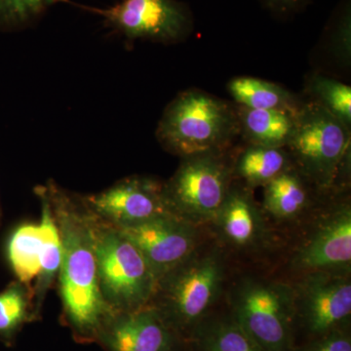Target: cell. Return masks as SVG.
<instances>
[{"mask_svg":"<svg viewBox=\"0 0 351 351\" xmlns=\"http://www.w3.org/2000/svg\"><path fill=\"white\" fill-rule=\"evenodd\" d=\"M43 188L61 240L57 281L62 322L78 343H95L101 324L112 311L101 294L91 214L82 195L53 180Z\"/></svg>","mask_w":351,"mask_h":351,"instance_id":"obj_1","label":"cell"},{"mask_svg":"<svg viewBox=\"0 0 351 351\" xmlns=\"http://www.w3.org/2000/svg\"><path fill=\"white\" fill-rule=\"evenodd\" d=\"M239 119L225 101L189 89L166 108L156 135L166 151L186 157L215 154L232 138Z\"/></svg>","mask_w":351,"mask_h":351,"instance_id":"obj_2","label":"cell"},{"mask_svg":"<svg viewBox=\"0 0 351 351\" xmlns=\"http://www.w3.org/2000/svg\"><path fill=\"white\" fill-rule=\"evenodd\" d=\"M223 258L217 252H197L158 279L151 306L182 338L207 317L223 281Z\"/></svg>","mask_w":351,"mask_h":351,"instance_id":"obj_3","label":"cell"},{"mask_svg":"<svg viewBox=\"0 0 351 351\" xmlns=\"http://www.w3.org/2000/svg\"><path fill=\"white\" fill-rule=\"evenodd\" d=\"M90 214L99 283L106 304L113 313L149 306L157 279L144 256L119 228Z\"/></svg>","mask_w":351,"mask_h":351,"instance_id":"obj_4","label":"cell"},{"mask_svg":"<svg viewBox=\"0 0 351 351\" xmlns=\"http://www.w3.org/2000/svg\"><path fill=\"white\" fill-rule=\"evenodd\" d=\"M34 191L40 202V221L17 226L7 239L5 254L16 280L32 291L34 311L40 318L46 295L58 280L62 246L43 186Z\"/></svg>","mask_w":351,"mask_h":351,"instance_id":"obj_5","label":"cell"},{"mask_svg":"<svg viewBox=\"0 0 351 351\" xmlns=\"http://www.w3.org/2000/svg\"><path fill=\"white\" fill-rule=\"evenodd\" d=\"M287 147L302 174L331 188L350 152V127L318 101L300 108Z\"/></svg>","mask_w":351,"mask_h":351,"instance_id":"obj_6","label":"cell"},{"mask_svg":"<svg viewBox=\"0 0 351 351\" xmlns=\"http://www.w3.org/2000/svg\"><path fill=\"white\" fill-rule=\"evenodd\" d=\"M233 319L265 351H294V290L247 279L237 288Z\"/></svg>","mask_w":351,"mask_h":351,"instance_id":"obj_7","label":"cell"},{"mask_svg":"<svg viewBox=\"0 0 351 351\" xmlns=\"http://www.w3.org/2000/svg\"><path fill=\"white\" fill-rule=\"evenodd\" d=\"M230 173L215 154L186 157L169 181L164 195L171 211L197 226L213 221L230 189Z\"/></svg>","mask_w":351,"mask_h":351,"instance_id":"obj_8","label":"cell"},{"mask_svg":"<svg viewBox=\"0 0 351 351\" xmlns=\"http://www.w3.org/2000/svg\"><path fill=\"white\" fill-rule=\"evenodd\" d=\"M103 18L106 27L128 41L149 40L171 44L188 38L193 29L191 9L178 0H121L108 8H98L64 0Z\"/></svg>","mask_w":351,"mask_h":351,"instance_id":"obj_9","label":"cell"},{"mask_svg":"<svg viewBox=\"0 0 351 351\" xmlns=\"http://www.w3.org/2000/svg\"><path fill=\"white\" fill-rule=\"evenodd\" d=\"M293 290L295 324L311 339L350 326L351 282L348 274H306Z\"/></svg>","mask_w":351,"mask_h":351,"instance_id":"obj_10","label":"cell"},{"mask_svg":"<svg viewBox=\"0 0 351 351\" xmlns=\"http://www.w3.org/2000/svg\"><path fill=\"white\" fill-rule=\"evenodd\" d=\"M164 182L143 176L119 180L100 193L82 195L88 209L117 228L175 215L166 201Z\"/></svg>","mask_w":351,"mask_h":351,"instance_id":"obj_11","label":"cell"},{"mask_svg":"<svg viewBox=\"0 0 351 351\" xmlns=\"http://www.w3.org/2000/svg\"><path fill=\"white\" fill-rule=\"evenodd\" d=\"M186 341L149 304L136 311H112L95 343L104 351H184Z\"/></svg>","mask_w":351,"mask_h":351,"instance_id":"obj_12","label":"cell"},{"mask_svg":"<svg viewBox=\"0 0 351 351\" xmlns=\"http://www.w3.org/2000/svg\"><path fill=\"white\" fill-rule=\"evenodd\" d=\"M119 230L144 256L157 281L197 252L196 225L176 215Z\"/></svg>","mask_w":351,"mask_h":351,"instance_id":"obj_13","label":"cell"},{"mask_svg":"<svg viewBox=\"0 0 351 351\" xmlns=\"http://www.w3.org/2000/svg\"><path fill=\"white\" fill-rule=\"evenodd\" d=\"M295 269L346 274L351 267V210L341 206L328 215L295 253Z\"/></svg>","mask_w":351,"mask_h":351,"instance_id":"obj_14","label":"cell"},{"mask_svg":"<svg viewBox=\"0 0 351 351\" xmlns=\"http://www.w3.org/2000/svg\"><path fill=\"white\" fill-rule=\"evenodd\" d=\"M212 223L219 237L235 248H253L265 237L262 215L250 195L239 189H230Z\"/></svg>","mask_w":351,"mask_h":351,"instance_id":"obj_15","label":"cell"},{"mask_svg":"<svg viewBox=\"0 0 351 351\" xmlns=\"http://www.w3.org/2000/svg\"><path fill=\"white\" fill-rule=\"evenodd\" d=\"M297 113L241 107L239 124L252 145L283 147L294 132Z\"/></svg>","mask_w":351,"mask_h":351,"instance_id":"obj_16","label":"cell"},{"mask_svg":"<svg viewBox=\"0 0 351 351\" xmlns=\"http://www.w3.org/2000/svg\"><path fill=\"white\" fill-rule=\"evenodd\" d=\"M189 339L195 351H265L232 315L205 318Z\"/></svg>","mask_w":351,"mask_h":351,"instance_id":"obj_17","label":"cell"},{"mask_svg":"<svg viewBox=\"0 0 351 351\" xmlns=\"http://www.w3.org/2000/svg\"><path fill=\"white\" fill-rule=\"evenodd\" d=\"M228 91L241 107L252 110H283L298 112L297 101L287 90L255 77H237L228 83Z\"/></svg>","mask_w":351,"mask_h":351,"instance_id":"obj_18","label":"cell"},{"mask_svg":"<svg viewBox=\"0 0 351 351\" xmlns=\"http://www.w3.org/2000/svg\"><path fill=\"white\" fill-rule=\"evenodd\" d=\"M38 320L32 291L24 284L14 280L0 292V341L4 345L12 346L25 325Z\"/></svg>","mask_w":351,"mask_h":351,"instance_id":"obj_19","label":"cell"},{"mask_svg":"<svg viewBox=\"0 0 351 351\" xmlns=\"http://www.w3.org/2000/svg\"><path fill=\"white\" fill-rule=\"evenodd\" d=\"M287 166V154L282 147L251 145L240 156L237 173L252 186H265Z\"/></svg>","mask_w":351,"mask_h":351,"instance_id":"obj_20","label":"cell"},{"mask_svg":"<svg viewBox=\"0 0 351 351\" xmlns=\"http://www.w3.org/2000/svg\"><path fill=\"white\" fill-rule=\"evenodd\" d=\"M265 186V207L279 219L294 218L307 204V193L299 176L284 171Z\"/></svg>","mask_w":351,"mask_h":351,"instance_id":"obj_21","label":"cell"},{"mask_svg":"<svg viewBox=\"0 0 351 351\" xmlns=\"http://www.w3.org/2000/svg\"><path fill=\"white\" fill-rule=\"evenodd\" d=\"M64 0H0V32H18L38 23L57 3Z\"/></svg>","mask_w":351,"mask_h":351,"instance_id":"obj_22","label":"cell"},{"mask_svg":"<svg viewBox=\"0 0 351 351\" xmlns=\"http://www.w3.org/2000/svg\"><path fill=\"white\" fill-rule=\"evenodd\" d=\"M311 90L318 103L335 117L350 127L351 88L338 80L325 76H315L311 83Z\"/></svg>","mask_w":351,"mask_h":351,"instance_id":"obj_23","label":"cell"},{"mask_svg":"<svg viewBox=\"0 0 351 351\" xmlns=\"http://www.w3.org/2000/svg\"><path fill=\"white\" fill-rule=\"evenodd\" d=\"M294 351H351V337L348 328L337 330L309 339L308 343Z\"/></svg>","mask_w":351,"mask_h":351,"instance_id":"obj_24","label":"cell"},{"mask_svg":"<svg viewBox=\"0 0 351 351\" xmlns=\"http://www.w3.org/2000/svg\"><path fill=\"white\" fill-rule=\"evenodd\" d=\"M262 5L277 17H287L300 12L308 0H260Z\"/></svg>","mask_w":351,"mask_h":351,"instance_id":"obj_25","label":"cell"},{"mask_svg":"<svg viewBox=\"0 0 351 351\" xmlns=\"http://www.w3.org/2000/svg\"><path fill=\"white\" fill-rule=\"evenodd\" d=\"M2 223V211H1V206H0V226H1Z\"/></svg>","mask_w":351,"mask_h":351,"instance_id":"obj_26","label":"cell"}]
</instances>
